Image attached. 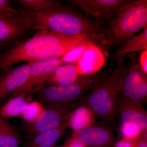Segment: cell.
Masks as SVG:
<instances>
[{"mask_svg": "<svg viewBox=\"0 0 147 147\" xmlns=\"http://www.w3.org/2000/svg\"><path fill=\"white\" fill-rule=\"evenodd\" d=\"M103 40V36L98 35H69L45 30H39L30 39L1 54L0 69H7L21 62L60 58L86 42L101 46Z\"/></svg>", "mask_w": 147, "mask_h": 147, "instance_id": "6da1fadb", "label": "cell"}, {"mask_svg": "<svg viewBox=\"0 0 147 147\" xmlns=\"http://www.w3.org/2000/svg\"><path fill=\"white\" fill-rule=\"evenodd\" d=\"M18 18L27 28L50 31L69 35H105L106 28L69 9L59 5L42 10L24 8L18 10Z\"/></svg>", "mask_w": 147, "mask_h": 147, "instance_id": "7a4b0ae2", "label": "cell"}, {"mask_svg": "<svg viewBox=\"0 0 147 147\" xmlns=\"http://www.w3.org/2000/svg\"><path fill=\"white\" fill-rule=\"evenodd\" d=\"M126 55L116 58L117 64L108 76L84 96V101L104 121L115 124L116 101L126 66Z\"/></svg>", "mask_w": 147, "mask_h": 147, "instance_id": "3957f363", "label": "cell"}, {"mask_svg": "<svg viewBox=\"0 0 147 147\" xmlns=\"http://www.w3.org/2000/svg\"><path fill=\"white\" fill-rule=\"evenodd\" d=\"M147 28V1H128L111 18L105 34L107 48L123 44Z\"/></svg>", "mask_w": 147, "mask_h": 147, "instance_id": "277c9868", "label": "cell"}, {"mask_svg": "<svg viewBox=\"0 0 147 147\" xmlns=\"http://www.w3.org/2000/svg\"><path fill=\"white\" fill-rule=\"evenodd\" d=\"M111 71L106 69L80 76L76 82L67 86L45 85L37 93V101L47 108L79 100L101 83Z\"/></svg>", "mask_w": 147, "mask_h": 147, "instance_id": "5b68a950", "label": "cell"}, {"mask_svg": "<svg viewBox=\"0 0 147 147\" xmlns=\"http://www.w3.org/2000/svg\"><path fill=\"white\" fill-rule=\"evenodd\" d=\"M132 57L125 69L119 94L143 105L147 100V74L142 70L136 59Z\"/></svg>", "mask_w": 147, "mask_h": 147, "instance_id": "8992f818", "label": "cell"}, {"mask_svg": "<svg viewBox=\"0 0 147 147\" xmlns=\"http://www.w3.org/2000/svg\"><path fill=\"white\" fill-rule=\"evenodd\" d=\"M83 101L84 96L73 102L45 108L35 121L24 125V130L29 137L56 128L68 118L71 112Z\"/></svg>", "mask_w": 147, "mask_h": 147, "instance_id": "52a82bcc", "label": "cell"}, {"mask_svg": "<svg viewBox=\"0 0 147 147\" xmlns=\"http://www.w3.org/2000/svg\"><path fill=\"white\" fill-rule=\"evenodd\" d=\"M30 75L25 84L11 96V98L20 94L30 96L37 93L45 86L47 79L63 63L60 58L29 62Z\"/></svg>", "mask_w": 147, "mask_h": 147, "instance_id": "ba28073f", "label": "cell"}, {"mask_svg": "<svg viewBox=\"0 0 147 147\" xmlns=\"http://www.w3.org/2000/svg\"><path fill=\"white\" fill-rule=\"evenodd\" d=\"M71 2L84 9L87 16L94 17L100 24L116 15L122 5L128 0H74Z\"/></svg>", "mask_w": 147, "mask_h": 147, "instance_id": "9c48e42d", "label": "cell"}, {"mask_svg": "<svg viewBox=\"0 0 147 147\" xmlns=\"http://www.w3.org/2000/svg\"><path fill=\"white\" fill-rule=\"evenodd\" d=\"M115 120L120 124L125 123L136 124L142 131L147 130V113L143 105L128 100L119 94L116 101Z\"/></svg>", "mask_w": 147, "mask_h": 147, "instance_id": "30bf717a", "label": "cell"}, {"mask_svg": "<svg viewBox=\"0 0 147 147\" xmlns=\"http://www.w3.org/2000/svg\"><path fill=\"white\" fill-rule=\"evenodd\" d=\"M71 137L86 147H111L115 142L112 130L103 123L74 131Z\"/></svg>", "mask_w": 147, "mask_h": 147, "instance_id": "8fae6325", "label": "cell"}, {"mask_svg": "<svg viewBox=\"0 0 147 147\" xmlns=\"http://www.w3.org/2000/svg\"><path fill=\"white\" fill-rule=\"evenodd\" d=\"M30 63L11 68L0 78V102L13 94L26 82L30 75Z\"/></svg>", "mask_w": 147, "mask_h": 147, "instance_id": "7c38bea8", "label": "cell"}, {"mask_svg": "<svg viewBox=\"0 0 147 147\" xmlns=\"http://www.w3.org/2000/svg\"><path fill=\"white\" fill-rule=\"evenodd\" d=\"M104 56L97 45L92 44L76 62L80 76L96 73L104 63Z\"/></svg>", "mask_w": 147, "mask_h": 147, "instance_id": "4fadbf2b", "label": "cell"}, {"mask_svg": "<svg viewBox=\"0 0 147 147\" xmlns=\"http://www.w3.org/2000/svg\"><path fill=\"white\" fill-rule=\"evenodd\" d=\"M68 118L56 128L29 137L24 147H54L68 127Z\"/></svg>", "mask_w": 147, "mask_h": 147, "instance_id": "5bb4252c", "label": "cell"}, {"mask_svg": "<svg viewBox=\"0 0 147 147\" xmlns=\"http://www.w3.org/2000/svg\"><path fill=\"white\" fill-rule=\"evenodd\" d=\"M96 119L92 110L83 101L69 116L68 127L74 131H79L94 125Z\"/></svg>", "mask_w": 147, "mask_h": 147, "instance_id": "9a60e30c", "label": "cell"}, {"mask_svg": "<svg viewBox=\"0 0 147 147\" xmlns=\"http://www.w3.org/2000/svg\"><path fill=\"white\" fill-rule=\"evenodd\" d=\"M27 29L16 17L0 14V45L20 36Z\"/></svg>", "mask_w": 147, "mask_h": 147, "instance_id": "2e32d148", "label": "cell"}, {"mask_svg": "<svg viewBox=\"0 0 147 147\" xmlns=\"http://www.w3.org/2000/svg\"><path fill=\"white\" fill-rule=\"evenodd\" d=\"M76 62L61 65L47 79V86H65L73 84L79 79Z\"/></svg>", "mask_w": 147, "mask_h": 147, "instance_id": "e0dca14e", "label": "cell"}, {"mask_svg": "<svg viewBox=\"0 0 147 147\" xmlns=\"http://www.w3.org/2000/svg\"><path fill=\"white\" fill-rule=\"evenodd\" d=\"M147 50V28L143 30L137 36H134L123 43L113 55L116 58L125 56L129 53H134L139 51Z\"/></svg>", "mask_w": 147, "mask_h": 147, "instance_id": "ac0fdd59", "label": "cell"}, {"mask_svg": "<svg viewBox=\"0 0 147 147\" xmlns=\"http://www.w3.org/2000/svg\"><path fill=\"white\" fill-rule=\"evenodd\" d=\"M28 100V96L25 94L10 98L0 109V115L4 119L21 116L29 102Z\"/></svg>", "mask_w": 147, "mask_h": 147, "instance_id": "d6986e66", "label": "cell"}, {"mask_svg": "<svg viewBox=\"0 0 147 147\" xmlns=\"http://www.w3.org/2000/svg\"><path fill=\"white\" fill-rule=\"evenodd\" d=\"M20 137L13 127L5 121L0 125V147H18Z\"/></svg>", "mask_w": 147, "mask_h": 147, "instance_id": "ffe728a7", "label": "cell"}, {"mask_svg": "<svg viewBox=\"0 0 147 147\" xmlns=\"http://www.w3.org/2000/svg\"><path fill=\"white\" fill-rule=\"evenodd\" d=\"M45 109L38 101H32L28 103L21 116L27 123H31L37 119Z\"/></svg>", "mask_w": 147, "mask_h": 147, "instance_id": "44dd1931", "label": "cell"}, {"mask_svg": "<svg viewBox=\"0 0 147 147\" xmlns=\"http://www.w3.org/2000/svg\"><path fill=\"white\" fill-rule=\"evenodd\" d=\"M18 2L24 8L33 10H42L55 7L58 4L50 0H20Z\"/></svg>", "mask_w": 147, "mask_h": 147, "instance_id": "7402d4cb", "label": "cell"}, {"mask_svg": "<svg viewBox=\"0 0 147 147\" xmlns=\"http://www.w3.org/2000/svg\"><path fill=\"white\" fill-rule=\"evenodd\" d=\"M119 130L122 139L132 141L137 139L144 131L136 124L129 122L121 124Z\"/></svg>", "mask_w": 147, "mask_h": 147, "instance_id": "603a6c76", "label": "cell"}, {"mask_svg": "<svg viewBox=\"0 0 147 147\" xmlns=\"http://www.w3.org/2000/svg\"><path fill=\"white\" fill-rule=\"evenodd\" d=\"M92 44L94 43L90 42H86L71 50L60 58L62 62L63 63L69 64L76 62Z\"/></svg>", "mask_w": 147, "mask_h": 147, "instance_id": "cb8c5ba5", "label": "cell"}, {"mask_svg": "<svg viewBox=\"0 0 147 147\" xmlns=\"http://www.w3.org/2000/svg\"><path fill=\"white\" fill-rule=\"evenodd\" d=\"M10 1L0 0V14L10 17H15L18 15V10L11 7Z\"/></svg>", "mask_w": 147, "mask_h": 147, "instance_id": "d4e9b609", "label": "cell"}, {"mask_svg": "<svg viewBox=\"0 0 147 147\" xmlns=\"http://www.w3.org/2000/svg\"><path fill=\"white\" fill-rule=\"evenodd\" d=\"M133 147H147V130H144L133 141Z\"/></svg>", "mask_w": 147, "mask_h": 147, "instance_id": "484cf974", "label": "cell"}, {"mask_svg": "<svg viewBox=\"0 0 147 147\" xmlns=\"http://www.w3.org/2000/svg\"><path fill=\"white\" fill-rule=\"evenodd\" d=\"M139 64L143 71L147 74V50H143L140 54Z\"/></svg>", "mask_w": 147, "mask_h": 147, "instance_id": "4316f807", "label": "cell"}, {"mask_svg": "<svg viewBox=\"0 0 147 147\" xmlns=\"http://www.w3.org/2000/svg\"><path fill=\"white\" fill-rule=\"evenodd\" d=\"M64 147H86L79 141L71 137L65 143Z\"/></svg>", "mask_w": 147, "mask_h": 147, "instance_id": "83f0119b", "label": "cell"}, {"mask_svg": "<svg viewBox=\"0 0 147 147\" xmlns=\"http://www.w3.org/2000/svg\"><path fill=\"white\" fill-rule=\"evenodd\" d=\"M114 147H133V141L122 139L114 144Z\"/></svg>", "mask_w": 147, "mask_h": 147, "instance_id": "f1b7e54d", "label": "cell"}, {"mask_svg": "<svg viewBox=\"0 0 147 147\" xmlns=\"http://www.w3.org/2000/svg\"><path fill=\"white\" fill-rule=\"evenodd\" d=\"M3 120V119L1 117V115H0V125H1L4 122Z\"/></svg>", "mask_w": 147, "mask_h": 147, "instance_id": "f546056e", "label": "cell"}, {"mask_svg": "<svg viewBox=\"0 0 147 147\" xmlns=\"http://www.w3.org/2000/svg\"><path fill=\"white\" fill-rule=\"evenodd\" d=\"M53 147H64L63 146H55Z\"/></svg>", "mask_w": 147, "mask_h": 147, "instance_id": "4dcf8cb0", "label": "cell"}]
</instances>
